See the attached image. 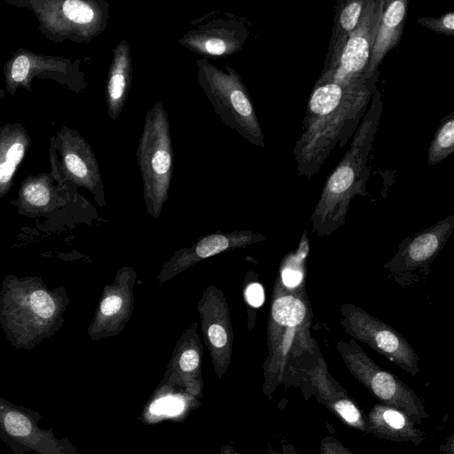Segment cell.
Wrapping results in <instances>:
<instances>
[{
  "label": "cell",
  "instance_id": "9c48e42d",
  "mask_svg": "<svg viewBox=\"0 0 454 454\" xmlns=\"http://www.w3.org/2000/svg\"><path fill=\"white\" fill-rule=\"evenodd\" d=\"M50 173L74 188L88 189L97 203L106 205L104 184L96 155L86 139L63 125L50 138Z\"/></svg>",
  "mask_w": 454,
  "mask_h": 454
},
{
  "label": "cell",
  "instance_id": "ba28073f",
  "mask_svg": "<svg viewBox=\"0 0 454 454\" xmlns=\"http://www.w3.org/2000/svg\"><path fill=\"white\" fill-rule=\"evenodd\" d=\"M337 350L349 372L381 403L404 412L414 423L428 417L420 398L403 381L378 365L353 340H340Z\"/></svg>",
  "mask_w": 454,
  "mask_h": 454
},
{
  "label": "cell",
  "instance_id": "5bb4252c",
  "mask_svg": "<svg viewBox=\"0 0 454 454\" xmlns=\"http://www.w3.org/2000/svg\"><path fill=\"white\" fill-rule=\"evenodd\" d=\"M201 331L215 375L221 379L229 368L233 345L231 312L224 294L209 285L198 302Z\"/></svg>",
  "mask_w": 454,
  "mask_h": 454
},
{
  "label": "cell",
  "instance_id": "4316f807",
  "mask_svg": "<svg viewBox=\"0 0 454 454\" xmlns=\"http://www.w3.org/2000/svg\"><path fill=\"white\" fill-rule=\"evenodd\" d=\"M418 23L438 34L454 35V12H449L438 18L422 17Z\"/></svg>",
  "mask_w": 454,
  "mask_h": 454
},
{
  "label": "cell",
  "instance_id": "44dd1931",
  "mask_svg": "<svg viewBox=\"0 0 454 454\" xmlns=\"http://www.w3.org/2000/svg\"><path fill=\"white\" fill-rule=\"evenodd\" d=\"M407 0H385L382 17L376 33L364 76L371 78L386 54L395 48L403 35L407 15Z\"/></svg>",
  "mask_w": 454,
  "mask_h": 454
},
{
  "label": "cell",
  "instance_id": "484cf974",
  "mask_svg": "<svg viewBox=\"0 0 454 454\" xmlns=\"http://www.w3.org/2000/svg\"><path fill=\"white\" fill-rule=\"evenodd\" d=\"M454 151V113L442 120L427 153L428 165H435L447 158Z\"/></svg>",
  "mask_w": 454,
  "mask_h": 454
},
{
  "label": "cell",
  "instance_id": "5b68a950",
  "mask_svg": "<svg viewBox=\"0 0 454 454\" xmlns=\"http://www.w3.org/2000/svg\"><path fill=\"white\" fill-rule=\"evenodd\" d=\"M173 150L167 112L157 102L146 113L138 140L137 160L143 180L146 212L157 219L168 197Z\"/></svg>",
  "mask_w": 454,
  "mask_h": 454
},
{
  "label": "cell",
  "instance_id": "603a6c76",
  "mask_svg": "<svg viewBox=\"0 0 454 454\" xmlns=\"http://www.w3.org/2000/svg\"><path fill=\"white\" fill-rule=\"evenodd\" d=\"M32 144L26 127L20 123L0 126V197L12 186L18 167Z\"/></svg>",
  "mask_w": 454,
  "mask_h": 454
},
{
  "label": "cell",
  "instance_id": "7c38bea8",
  "mask_svg": "<svg viewBox=\"0 0 454 454\" xmlns=\"http://www.w3.org/2000/svg\"><path fill=\"white\" fill-rule=\"evenodd\" d=\"M340 311L342 316L340 325L350 336L411 375L419 373L418 355L396 330L350 303L342 304Z\"/></svg>",
  "mask_w": 454,
  "mask_h": 454
},
{
  "label": "cell",
  "instance_id": "7a4b0ae2",
  "mask_svg": "<svg viewBox=\"0 0 454 454\" xmlns=\"http://www.w3.org/2000/svg\"><path fill=\"white\" fill-rule=\"evenodd\" d=\"M382 104L376 90L369 112L356 128L349 149L326 179L311 216L312 230L318 236L329 235L343 224L349 203L362 194L369 170L367 160L377 129Z\"/></svg>",
  "mask_w": 454,
  "mask_h": 454
},
{
  "label": "cell",
  "instance_id": "30bf717a",
  "mask_svg": "<svg viewBox=\"0 0 454 454\" xmlns=\"http://www.w3.org/2000/svg\"><path fill=\"white\" fill-rule=\"evenodd\" d=\"M79 59L72 60L59 56L43 55L20 47L13 51L4 66V86L13 96L21 87L32 92L34 79L53 80L75 93L87 86Z\"/></svg>",
  "mask_w": 454,
  "mask_h": 454
},
{
  "label": "cell",
  "instance_id": "f1b7e54d",
  "mask_svg": "<svg viewBox=\"0 0 454 454\" xmlns=\"http://www.w3.org/2000/svg\"><path fill=\"white\" fill-rule=\"evenodd\" d=\"M244 297L248 305L253 308H258L264 301L263 287L257 282L250 283L244 290Z\"/></svg>",
  "mask_w": 454,
  "mask_h": 454
},
{
  "label": "cell",
  "instance_id": "cb8c5ba5",
  "mask_svg": "<svg viewBox=\"0 0 454 454\" xmlns=\"http://www.w3.org/2000/svg\"><path fill=\"white\" fill-rule=\"evenodd\" d=\"M132 81V58L127 39H122L114 49L110 63L106 98L107 114L115 121L122 111Z\"/></svg>",
  "mask_w": 454,
  "mask_h": 454
},
{
  "label": "cell",
  "instance_id": "3957f363",
  "mask_svg": "<svg viewBox=\"0 0 454 454\" xmlns=\"http://www.w3.org/2000/svg\"><path fill=\"white\" fill-rule=\"evenodd\" d=\"M0 301L1 322L12 338V345L27 349L58 328L65 309L63 299L35 279L9 284L4 288Z\"/></svg>",
  "mask_w": 454,
  "mask_h": 454
},
{
  "label": "cell",
  "instance_id": "ac0fdd59",
  "mask_svg": "<svg viewBox=\"0 0 454 454\" xmlns=\"http://www.w3.org/2000/svg\"><path fill=\"white\" fill-rule=\"evenodd\" d=\"M247 32L238 18L207 21L186 33L178 40L179 44L203 57H220L241 50Z\"/></svg>",
  "mask_w": 454,
  "mask_h": 454
},
{
  "label": "cell",
  "instance_id": "8992f818",
  "mask_svg": "<svg viewBox=\"0 0 454 454\" xmlns=\"http://www.w3.org/2000/svg\"><path fill=\"white\" fill-rule=\"evenodd\" d=\"M33 12L38 31L48 40L88 43L106 27L109 5L104 0H7Z\"/></svg>",
  "mask_w": 454,
  "mask_h": 454
},
{
  "label": "cell",
  "instance_id": "d6986e66",
  "mask_svg": "<svg viewBox=\"0 0 454 454\" xmlns=\"http://www.w3.org/2000/svg\"><path fill=\"white\" fill-rule=\"evenodd\" d=\"M311 393L348 427L367 433L366 416L347 391L330 375L322 356L306 374Z\"/></svg>",
  "mask_w": 454,
  "mask_h": 454
},
{
  "label": "cell",
  "instance_id": "ffe728a7",
  "mask_svg": "<svg viewBox=\"0 0 454 454\" xmlns=\"http://www.w3.org/2000/svg\"><path fill=\"white\" fill-rule=\"evenodd\" d=\"M453 226L454 216L450 215L414 236L389 262L391 268L414 270L433 261L452 233Z\"/></svg>",
  "mask_w": 454,
  "mask_h": 454
},
{
  "label": "cell",
  "instance_id": "4fadbf2b",
  "mask_svg": "<svg viewBox=\"0 0 454 454\" xmlns=\"http://www.w3.org/2000/svg\"><path fill=\"white\" fill-rule=\"evenodd\" d=\"M384 6L385 0L364 1L357 26L349 35L336 68L330 73L321 74L317 82L348 86L365 77Z\"/></svg>",
  "mask_w": 454,
  "mask_h": 454
},
{
  "label": "cell",
  "instance_id": "6da1fadb",
  "mask_svg": "<svg viewBox=\"0 0 454 454\" xmlns=\"http://www.w3.org/2000/svg\"><path fill=\"white\" fill-rule=\"evenodd\" d=\"M379 71L371 78L343 86L316 82L307 105L302 132L294 149L300 175L317 173L340 143L356 130L358 121L377 90Z\"/></svg>",
  "mask_w": 454,
  "mask_h": 454
},
{
  "label": "cell",
  "instance_id": "e0dca14e",
  "mask_svg": "<svg viewBox=\"0 0 454 454\" xmlns=\"http://www.w3.org/2000/svg\"><path fill=\"white\" fill-rule=\"evenodd\" d=\"M203 347L198 334V324L192 323L176 343L160 390L182 387L193 397L202 394L201 362Z\"/></svg>",
  "mask_w": 454,
  "mask_h": 454
},
{
  "label": "cell",
  "instance_id": "7402d4cb",
  "mask_svg": "<svg viewBox=\"0 0 454 454\" xmlns=\"http://www.w3.org/2000/svg\"><path fill=\"white\" fill-rule=\"evenodd\" d=\"M367 433L393 442H411L419 445L424 433L415 427L414 422L402 411L383 403L375 404L367 417Z\"/></svg>",
  "mask_w": 454,
  "mask_h": 454
},
{
  "label": "cell",
  "instance_id": "d4e9b609",
  "mask_svg": "<svg viewBox=\"0 0 454 454\" xmlns=\"http://www.w3.org/2000/svg\"><path fill=\"white\" fill-rule=\"evenodd\" d=\"M365 0H349L339 3L333 34L322 74L334 70L342 50L361 17Z\"/></svg>",
  "mask_w": 454,
  "mask_h": 454
},
{
  "label": "cell",
  "instance_id": "9a60e30c",
  "mask_svg": "<svg viewBox=\"0 0 454 454\" xmlns=\"http://www.w3.org/2000/svg\"><path fill=\"white\" fill-rule=\"evenodd\" d=\"M137 271L130 266L120 268L111 284L106 285L93 319L88 328L91 340L119 334L131 319Z\"/></svg>",
  "mask_w": 454,
  "mask_h": 454
},
{
  "label": "cell",
  "instance_id": "52a82bcc",
  "mask_svg": "<svg viewBox=\"0 0 454 454\" xmlns=\"http://www.w3.org/2000/svg\"><path fill=\"white\" fill-rule=\"evenodd\" d=\"M199 86L223 122L250 144L264 147L263 134L240 75L226 65L222 70L206 59H197Z\"/></svg>",
  "mask_w": 454,
  "mask_h": 454
},
{
  "label": "cell",
  "instance_id": "f546056e",
  "mask_svg": "<svg viewBox=\"0 0 454 454\" xmlns=\"http://www.w3.org/2000/svg\"><path fill=\"white\" fill-rule=\"evenodd\" d=\"M320 454H353L333 436L325 437L320 442Z\"/></svg>",
  "mask_w": 454,
  "mask_h": 454
},
{
  "label": "cell",
  "instance_id": "8fae6325",
  "mask_svg": "<svg viewBox=\"0 0 454 454\" xmlns=\"http://www.w3.org/2000/svg\"><path fill=\"white\" fill-rule=\"evenodd\" d=\"M41 419L38 411L0 396V438L13 454H79L67 437L40 427Z\"/></svg>",
  "mask_w": 454,
  "mask_h": 454
},
{
  "label": "cell",
  "instance_id": "2e32d148",
  "mask_svg": "<svg viewBox=\"0 0 454 454\" xmlns=\"http://www.w3.org/2000/svg\"><path fill=\"white\" fill-rule=\"evenodd\" d=\"M264 239L265 236L246 230L228 232L217 231L201 236L192 246L174 252L162 265L156 280L161 285L204 259Z\"/></svg>",
  "mask_w": 454,
  "mask_h": 454
},
{
  "label": "cell",
  "instance_id": "4dcf8cb0",
  "mask_svg": "<svg viewBox=\"0 0 454 454\" xmlns=\"http://www.w3.org/2000/svg\"><path fill=\"white\" fill-rule=\"evenodd\" d=\"M221 454H240L238 451H236L232 446L231 445H224L221 449Z\"/></svg>",
  "mask_w": 454,
  "mask_h": 454
},
{
  "label": "cell",
  "instance_id": "83f0119b",
  "mask_svg": "<svg viewBox=\"0 0 454 454\" xmlns=\"http://www.w3.org/2000/svg\"><path fill=\"white\" fill-rule=\"evenodd\" d=\"M296 262L291 263H286L281 268L280 272V280L281 283L289 288H294L299 286L301 283H303L304 274L301 270L296 269L295 267Z\"/></svg>",
  "mask_w": 454,
  "mask_h": 454
},
{
  "label": "cell",
  "instance_id": "277c9868",
  "mask_svg": "<svg viewBox=\"0 0 454 454\" xmlns=\"http://www.w3.org/2000/svg\"><path fill=\"white\" fill-rule=\"evenodd\" d=\"M298 287L289 288L276 281L267 327L269 356L264 368L262 392L270 396L276 387L286 381L292 362L298 357L296 333H305L309 310L305 295Z\"/></svg>",
  "mask_w": 454,
  "mask_h": 454
}]
</instances>
